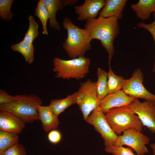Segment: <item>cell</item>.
Listing matches in <instances>:
<instances>
[{
  "mask_svg": "<svg viewBox=\"0 0 155 155\" xmlns=\"http://www.w3.org/2000/svg\"><path fill=\"white\" fill-rule=\"evenodd\" d=\"M84 28L92 39L99 40L108 54L111 63L114 52L113 42L120 33L118 20L115 17L105 18L100 16L87 19Z\"/></svg>",
  "mask_w": 155,
  "mask_h": 155,
  "instance_id": "obj_1",
  "label": "cell"
},
{
  "mask_svg": "<svg viewBox=\"0 0 155 155\" xmlns=\"http://www.w3.org/2000/svg\"><path fill=\"white\" fill-rule=\"evenodd\" d=\"M63 24L67 34L63 44V48L71 59L84 56L86 53L91 49L92 40L88 32L75 25L68 17L65 18Z\"/></svg>",
  "mask_w": 155,
  "mask_h": 155,
  "instance_id": "obj_2",
  "label": "cell"
},
{
  "mask_svg": "<svg viewBox=\"0 0 155 155\" xmlns=\"http://www.w3.org/2000/svg\"><path fill=\"white\" fill-rule=\"evenodd\" d=\"M16 99L6 104H0V110L7 111L25 123H31L39 119L37 108L42 105L41 99L35 94H18Z\"/></svg>",
  "mask_w": 155,
  "mask_h": 155,
  "instance_id": "obj_3",
  "label": "cell"
},
{
  "mask_svg": "<svg viewBox=\"0 0 155 155\" xmlns=\"http://www.w3.org/2000/svg\"><path fill=\"white\" fill-rule=\"evenodd\" d=\"M105 114L107 122L118 136L129 129L142 132L143 126L141 121L128 106L111 109Z\"/></svg>",
  "mask_w": 155,
  "mask_h": 155,
  "instance_id": "obj_4",
  "label": "cell"
},
{
  "mask_svg": "<svg viewBox=\"0 0 155 155\" xmlns=\"http://www.w3.org/2000/svg\"><path fill=\"white\" fill-rule=\"evenodd\" d=\"M90 61V58L84 56L68 60L55 57L53 60V70L56 78L80 80L89 73Z\"/></svg>",
  "mask_w": 155,
  "mask_h": 155,
  "instance_id": "obj_5",
  "label": "cell"
},
{
  "mask_svg": "<svg viewBox=\"0 0 155 155\" xmlns=\"http://www.w3.org/2000/svg\"><path fill=\"white\" fill-rule=\"evenodd\" d=\"M96 82L89 79L80 84L77 92L76 103L81 111L84 120L86 121L91 113L99 106V100L96 89Z\"/></svg>",
  "mask_w": 155,
  "mask_h": 155,
  "instance_id": "obj_6",
  "label": "cell"
},
{
  "mask_svg": "<svg viewBox=\"0 0 155 155\" xmlns=\"http://www.w3.org/2000/svg\"><path fill=\"white\" fill-rule=\"evenodd\" d=\"M149 143V137L142 132L129 129L118 136L113 145L117 147L126 145L133 149L137 154L144 155L149 152L146 145Z\"/></svg>",
  "mask_w": 155,
  "mask_h": 155,
  "instance_id": "obj_7",
  "label": "cell"
},
{
  "mask_svg": "<svg viewBox=\"0 0 155 155\" xmlns=\"http://www.w3.org/2000/svg\"><path fill=\"white\" fill-rule=\"evenodd\" d=\"M86 121L92 125L100 134L105 146L113 144L118 136L109 125L106 119L105 114L99 106L92 112Z\"/></svg>",
  "mask_w": 155,
  "mask_h": 155,
  "instance_id": "obj_8",
  "label": "cell"
},
{
  "mask_svg": "<svg viewBox=\"0 0 155 155\" xmlns=\"http://www.w3.org/2000/svg\"><path fill=\"white\" fill-rule=\"evenodd\" d=\"M143 73L140 69H137L130 78L125 80L122 90L131 97L155 102V95L146 89L143 84Z\"/></svg>",
  "mask_w": 155,
  "mask_h": 155,
  "instance_id": "obj_9",
  "label": "cell"
},
{
  "mask_svg": "<svg viewBox=\"0 0 155 155\" xmlns=\"http://www.w3.org/2000/svg\"><path fill=\"white\" fill-rule=\"evenodd\" d=\"M128 106L137 115L143 127L155 133V102L146 100L141 102L137 99Z\"/></svg>",
  "mask_w": 155,
  "mask_h": 155,
  "instance_id": "obj_10",
  "label": "cell"
},
{
  "mask_svg": "<svg viewBox=\"0 0 155 155\" xmlns=\"http://www.w3.org/2000/svg\"><path fill=\"white\" fill-rule=\"evenodd\" d=\"M137 99L128 95L121 89L108 94L100 101L99 107L105 114L111 109L129 106Z\"/></svg>",
  "mask_w": 155,
  "mask_h": 155,
  "instance_id": "obj_11",
  "label": "cell"
},
{
  "mask_svg": "<svg viewBox=\"0 0 155 155\" xmlns=\"http://www.w3.org/2000/svg\"><path fill=\"white\" fill-rule=\"evenodd\" d=\"M105 0H85L82 5L74 6L75 12L79 21L96 18L99 11L104 7Z\"/></svg>",
  "mask_w": 155,
  "mask_h": 155,
  "instance_id": "obj_12",
  "label": "cell"
},
{
  "mask_svg": "<svg viewBox=\"0 0 155 155\" xmlns=\"http://www.w3.org/2000/svg\"><path fill=\"white\" fill-rule=\"evenodd\" d=\"M26 123L6 111L0 110V130L18 134L24 128Z\"/></svg>",
  "mask_w": 155,
  "mask_h": 155,
  "instance_id": "obj_13",
  "label": "cell"
},
{
  "mask_svg": "<svg viewBox=\"0 0 155 155\" xmlns=\"http://www.w3.org/2000/svg\"><path fill=\"white\" fill-rule=\"evenodd\" d=\"M37 109L39 119L41 121L44 131L48 132L58 127L60 123L58 117L53 113L48 106L39 105Z\"/></svg>",
  "mask_w": 155,
  "mask_h": 155,
  "instance_id": "obj_14",
  "label": "cell"
},
{
  "mask_svg": "<svg viewBox=\"0 0 155 155\" xmlns=\"http://www.w3.org/2000/svg\"><path fill=\"white\" fill-rule=\"evenodd\" d=\"M127 0H105V5L99 13V16L107 18L115 17L118 20L122 19Z\"/></svg>",
  "mask_w": 155,
  "mask_h": 155,
  "instance_id": "obj_15",
  "label": "cell"
},
{
  "mask_svg": "<svg viewBox=\"0 0 155 155\" xmlns=\"http://www.w3.org/2000/svg\"><path fill=\"white\" fill-rule=\"evenodd\" d=\"M130 6L137 16L143 20L149 19L152 13H155V0H139Z\"/></svg>",
  "mask_w": 155,
  "mask_h": 155,
  "instance_id": "obj_16",
  "label": "cell"
},
{
  "mask_svg": "<svg viewBox=\"0 0 155 155\" xmlns=\"http://www.w3.org/2000/svg\"><path fill=\"white\" fill-rule=\"evenodd\" d=\"M46 7L49 14V24L51 28L60 30L59 23L57 21L56 16L57 12L63 8L62 0H41Z\"/></svg>",
  "mask_w": 155,
  "mask_h": 155,
  "instance_id": "obj_17",
  "label": "cell"
},
{
  "mask_svg": "<svg viewBox=\"0 0 155 155\" xmlns=\"http://www.w3.org/2000/svg\"><path fill=\"white\" fill-rule=\"evenodd\" d=\"M77 96V92H76L64 98L52 100L48 106L53 113L58 117L67 108L76 103Z\"/></svg>",
  "mask_w": 155,
  "mask_h": 155,
  "instance_id": "obj_18",
  "label": "cell"
},
{
  "mask_svg": "<svg viewBox=\"0 0 155 155\" xmlns=\"http://www.w3.org/2000/svg\"><path fill=\"white\" fill-rule=\"evenodd\" d=\"M97 80L96 82V89L99 100L100 101L108 94L107 72L100 68L97 72Z\"/></svg>",
  "mask_w": 155,
  "mask_h": 155,
  "instance_id": "obj_19",
  "label": "cell"
},
{
  "mask_svg": "<svg viewBox=\"0 0 155 155\" xmlns=\"http://www.w3.org/2000/svg\"><path fill=\"white\" fill-rule=\"evenodd\" d=\"M11 48L18 52L23 56L26 61L31 64L34 59V47L32 44L27 43L23 40L20 42L12 45Z\"/></svg>",
  "mask_w": 155,
  "mask_h": 155,
  "instance_id": "obj_20",
  "label": "cell"
},
{
  "mask_svg": "<svg viewBox=\"0 0 155 155\" xmlns=\"http://www.w3.org/2000/svg\"><path fill=\"white\" fill-rule=\"evenodd\" d=\"M109 69L107 72L108 94H111L122 89L125 79L122 77L116 75L113 71L108 63Z\"/></svg>",
  "mask_w": 155,
  "mask_h": 155,
  "instance_id": "obj_21",
  "label": "cell"
},
{
  "mask_svg": "<svg viewBox=\"0 0 155 155\" xmlns=\"http://www.w3.org/2000/svg\"><path fill=\"white\" fill-rule=\"evenodd\" d=\"M18 134L0 130V154L18 143Z\"/></svg>",
  "mask_w": 155,
  "mask_h": 155,
  "instance_id": "obj_22",
  "label": "cell"
},
{
  "mask_svg": "<svg viewBox=\"0 0 155 155\" xmlns=\"http://www.w3.org/2000/svg\"><path fill=\"white\" fill-rule=\"evenodd\" d=\"M35 15L41 22L42 25V33L44 35L48 34L47 28V23L49 19L48 10L41 0L38 2L35 11Z\"/></svg>",
  "mask_w": 155,
  "mask_h": 155,
  "instance_id": "obj_23",
  "label": "cell"
},
{
  "mask_svg": "<svg viewBox=\"0 0 155 155\" xmlns=\"http://www.w3.org/2000/svg\"><path fill=\"white\" fill-rule=\"evenodd\" d=\"M28 20L29 22V28L23 40L27 43L32 44L34 39L39 34L38 25L32 16H29Z\"/></svg>",
  "mask_w": 155,
  "mask_h": 155,
  "instance_id": "obj_24",
  "label": "cell"
},
{
  "mask_svg": "<svg viewBox=\"0 0 155 155\" xmlns=\"http://www.w3.org/2000/svg\"><path fill=\"white\" fill-rule=\"evenodd\" d=\"M13 0H0V18L5 21L11 20L13 16L11 11V7Z\"/></svg>",
  "mask_w": 155,
  "mask_h": 155,
  "instance_id": "obj_25",
  "label": "cell"
},
{
  "mask_svg": "<svg viewBox=\"0 0 155 155\" xmlns=\"http://www.w3.org/2000/svg\"><path fill=\"white\" fill-rule=\"evenodd\" d=\"M104 150L106 152L113 155H145L135 154L131 148L123 146L117 147L113 145L106 146Z\"/></svg>",
  "mask_w": 155,
  "mask_h": 155,
  "instance_id": "obj_26",
  "label": "cell"
},
{
  "mask_svg": "<svg viewBox=\"0 0 155 155\" xmlns=\"http://www.w3.org/2000/svg\"><path fill=\"white\" fill-rule=\"evenodd\" d=\"M0 155H27L23 145L18 143L2 152Z\"/></svg>",
  "mask_w": 155,
  "mask_h": 155,
  "instance_id": "obj_27",
  "label": "cell"
},
{
  "mask_svg": "<svg viewBox=\"0 0 155 155\" xmlns=\"http://www.w3.org/2000/svg\"><path fill=\"white\" fill-rule=\"evenodd\" d=\"M153 15L154 20L152 23L146 24L143 22H140L137 24V26L139 28L146 30L150 33L154 40L155 45V13H153ZM152 72L153 73L155 72V56Z\"/></svg>",
  "mask_w": 155,
  "mask_h": 155,
  "instance_id": "obj_28",
  "label": "cell"
},
{
  "mask_svg": "<svg viewBox=\"0 0 155 155\" xmlns=\"http://www.w3.org/2000/svg\"><path fill=\"white\" fill-rule=\"evenodd\" d=\"M62 138L61 133L57 130L53 129L48 134V138L49 141L53 144L59 143Z\"/></svg>",
  "mask_w": 155,
  "mask_h": 155,
  "instance_id": "obj_29",
  "label": "cell"
},
{
  "mask_svg": "<svg viewBox=\"0 0 155 155\" xmlns=\"http://www.w3.org/2000/svg\"><path fill=\"white\" fill-rule=\"evenodd\" d=\"M16 98L15 96L10 95L4 90L0 89V104L11 102L16 100Z\"/></svg>",
  "mask_w": 155,
  "mask_h": 155,
  "instance_id": "obj_30",
  "label": "cell"
},
{
  "mask_svg": "<svg viewBox=\"0 0 155 155\" xmlns=\"http://www.w3.org/2000/svg\"><path fill=\"white\" fill-rule=\"evenodd\" d=\"M63 6H71L77 3L79 1L78 0H62Z\"/></svg>",
  "mask_w": 155,
  "mask_h": 155,
  "instance_id": "obj_31",
  "label": "cell"
},
{
  "mask_svg": "<svg viewBox=\"0 0 155 155\" xmlns=\"http://www.w3.org/2000/svg\"><path fill=\"white\" fill-rule=\"evenodd\" d=\"M150 146L152 149L153 155H155V143L150 144Z\"/></svg>",
  "mask_w": 155,
  "mask_h": 155,
  "instance_id": "obj_32",
  "label": "cell"
}]
</instances>
